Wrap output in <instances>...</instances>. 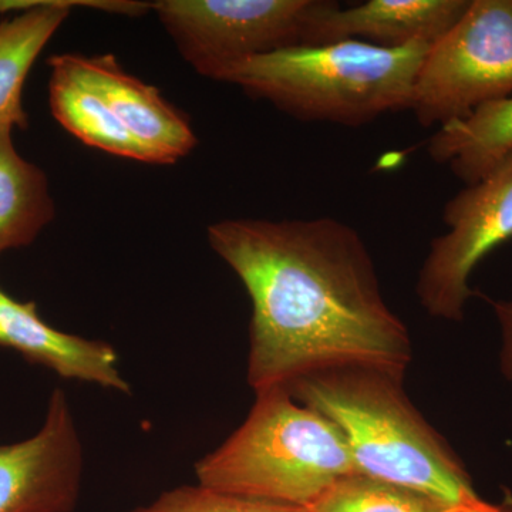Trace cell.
Returning a JSON list of instances; mask_svg holds the SVG:
<instances>
[{"instance_id":"1","label":"cell","mask_w":512,"mask_h":512,"mask_svg":"<svg viewBox=\"0 0 512 512\" xmlns=\"http://www.w3.org/2000/svg\"><path fill=\"white\" fill-rule=\"evenodd\" d=\"M208 241L251 298L247 379L255 393L348 367L403 379L412 339L384 301L355 228L330 217L225 220L210 225Z\"/></svg>"},{"instance_id":"2","label":"cell","mask_w":512,"mask_h":512,"mask_svg":"<svg viewBox=\"0 0 512 512\" xmlns=\"http://www.w3.org/2000/svg\"><path fill=\"white\" fill-rule=\"evenodd\" d=\"M402 383L379 370L348 367L302 377L286 390L336 424L357 473L420 491L456 512H498L481 500L463 461Z\"/></svg>"},{"instance_id":"3","label":"cell","mask_w":512,"mask_h":512,"mask_svg":"<svg viewBox=\"0 0 512 512\" xmlns=\"http://www.w3.org/2000/svg\"><path fill=\"white\" fill-rule=\"evenodd\" d=\"M430 46L380 47L339 40L289 47L221 70L214 80L302 121L360 127L410 110L417 74Z\"/></svg>"},{"instance_id":"4","label":"cell","mask_w":512,"mask_h":512,"mask_svg":"<svg viewBox=\"0 0 512 512\" xmlns=\"http://www.w3.org/2000/svg\"><path fill=\"white\" fill-rule=\"evenodd\" d=\"M353 473L355 460L336 424L284 387L256 393L244 423L195 464L205 487L306 510Z\"/></svg>"},{"instance_id":"5","label":"cell","mask_w":512,"mask_h":512,"mask_svg":"<svg viewBox=\"0 0 512 512\" xmlns=\"http://www.w3.org/2000/svg\"><path fill=\"white\" fill-rule=\"evenodd\" d=\"M330 0H161L151 10L178 52L205 77L289 47L315 45Z\"/></svg>"},{"instance_id":"6","label":"cell","mask_w":512,"mask_h":512,"mask_svg":"<svg viewBox=\"0 0 512 512\" xmlns=\"http://www.w3.org/2000/svg\"><path fill=\"white\" fill-rule=\"evenodd\" d=\"M511 96L512 0H471L427 52L410 110L420 126L441 127Z\"/></svg>"},{"instance_id":"7","label":"cell","mask_w":512,"mask_h":512,"mask_svg":"<svg viewBox=\"0 0 512 512\" xmlns=\"http://www.w3.org/2000/svg\"><path fill=\"white\" fill-rule=\"evenodd\" d=\"M446 234L431 241L416 295L433 318L463 319L481 261L512 239V151L493 171L467 185L443 208Z\"/></svg>"},{"instance_id":"8","label":"cell","mask_w":512,"mask_h":512,"mask_svg":"<svg viewBox=\"0 0 512 512\" xmlns=\"http://www.w3.org/2000/svg\"><path fill=\"white\" fill-rule=\"evenodd\" d=\"M83 463L69 397L53 390L35 436L0 444V512H72L82 490Z\"/></svg>"},{"instance_id":"9","label":"cell","mask_w":512,"mask_h":512,"mask_svg":"<svg viewBox=\"0 0 512 512\" xmlns=\"http://www.w3.org/2000/svg\"><path fill=\"white\" fill-rule=\"evenodd\" d=\"M76 72L104 97L128 133L154 158V164H173L197 146L188 121L161 96L158 89L124 72L113 55H70Z\"/></svg>"},{"instance_id":"10","label":"cell","mask_w":512,"mask_h":512,"mask_svg":"<svg viewBox=\"0 0 512 512\" xmlns=\"http://www.w3.org/2000/svg\"><path fill=\"white\" fill-rule=\"evenodd\" d=\"M0 346L29 362L53 370L63 379L99 384L130 394L121 376L116 349L101 340L60 332L37 313L35 302H20L0 291Z\"/></svg>"},{"instance_id":"11","label":"cell","mask_w":512,"mask_h":512,"mask_svg":"<svg viewBox=\"0 0 512 512\" xmlns=\"http://www.w3.org/2000/svg\"><path fill=\"white\" fill-rule=\"evenodd\" d=\"M471 0H369L329 12L315 45L362 40L380 47L434 46L463 18Z\"/></svg>"},{"instance_id":"12","label":"cell","mask_w":512,"mask_h":512,"mask_svg":"<svg viewBox=\"0 0 512 512\" xmlns=\"http://www.w3.org/2000/svg\"><path fill=\"white\" fill-rule=\"evenodd\" d=\"M74 6L79 2L0 0V13L19 12L0 22V128H28L22 103L26 77Z\"/></svg>"},{"instance_id":"13","label":"cell","mask_w":512,"mask_h":512,"mask_svg":"<svg viewBox=\"0 0 512 512\" xmlns=\"http://www.w3.org/2000/svg\"><path fill=\"white\" fill-rule=\"evenodd\" d=\"M50 109L69 133L114 156L153 163L154 158L128 133L107 101L72 66L69 53L50 57Z\"/></svg>"},{"instance_id":"14","label":"cell","mask_w":512,"mask_h":512,"mask_svg":"<svg viewBox=\"0 0 512 512\" xmlns=\"http://www.w3.org/2000/svg\"><path fill=\"white\" fill-rule=\"evenodd\" d=\"M512 151V96L478 107L463 119L439 127L427 153L446 164L466 185L476 184Z\"/></svg>"},{"instance_id":"15","label":"cell","mask_w":512,"mask_h":512,"mask_svg":"<svg viewBox=\"0 0 512 512\" xmlns=\"http://www.w3.org/2000/svg\"><path fill=\"white\" fill-rule=\"evenodd\" d=\"M10 128H0V254L28 247L55 218L46 174L20 156Z\"/></svg>"},{"instance_id":"16","label":"cell","mask_w":512,"mask_h":512,"mask_svg":"<svg viewBox=\"0 0 512 512\" xmlns=\"http://www.w3.org/2000/svg\"><path fill=\"white\" fill-rule=\"evenodd\" d=\"M309 512H456L430 495L353 473L332 485Z\"/></svg>"},{"instance_id":"17","label":"cell","mask_w":512,"mask_h":512,"mask_svg":"<svg viewBox=\"0 0 512 512\" xmlns=\"http://www.w3.org/2000/svg\"><path fill=\"white\" fill-rule=\"evenodd\" d=\"M131 512H309L293 505L269 503L222 493L205 485H181L165 491L153 503Z\"/></svg>"},{"instance_id":"18","label":"cell","mask_w":512,"mask_h":512,"mask_svg":"<svg viewBox=\"0 0 512 512\" xmlns=\"http://www.w3.org/2000/svg\"><path fill=\"white\" fill-rule=\"evenodd\" d=\"M491 305L500 322L501 335H503L501 369L504 375L512 380V301H494Z\"/></svg>"}]
</instances>
